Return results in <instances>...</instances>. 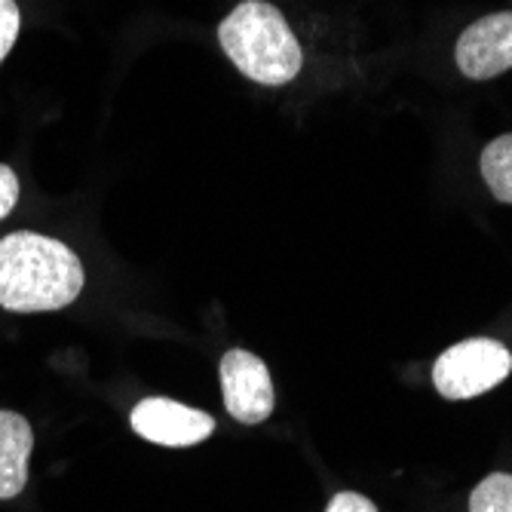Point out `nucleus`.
I'll return each instance as SVG.
<instances>
[{
    "mask_svg": "<svg viewBox=\"0 0 512 512\" xmlns=\"http://www.w3.org/2000/svg\"><path fill=\"white\" fill-rule=\"evenodd\" d=\"M482 178L500 203L512 206V132L494 138L482 151Z\"/></svg>",
    "mask_w": 512,
    "mask_h": 512,
    "instance_id": "nucleus-8",
    "label": "nucleus"
},
{
    "mask_svg": "<svg viewBox=\"0 0 512 512\" xmlns=\"http://www.w3.org/2000/svg\"><path fill=\"white\" fill-rule=\"evenodd\" d=\"M31 448V424L16 411H0V500H10L25 491Z\"/></svg>",
    "mask_w": 512,
    "mask_h": 512,
    "instance_id": "nucleus-7",
    "label": "nucleus"
},
{
    "mask_svg": "<svg viewBox=\"0 0 512 512\" xmlns=\"http://www.w3.org/2000/svg\"><path fill=\"white\" fill-rule=\"evenodd\" d=\"M224 405L240 424H261L273 411V381L267 365L249 350H227L218 365Z\"/></svg>",
    "mask_w": 512,
    "mask_h": 512,
    "instance_id": "nucleus-4",
    "label": "nucleus"
},
{
    "mask_svg": "<svg viewBox=\"0 0 512 512\" xmlns=\"http://www.w3.org/2000/svg\"><path fill=\"white\" fill-rule=\"evenodd\" d=\"M470 512H512V476H485L470 497Z\"/></svg>",
    "mask_w": 512,
    "mask_h": 512,
    "instance_id": "nucleus-9",
    "label": "nucleus"
},
{
    "mask_svg": "<svg viewBox=\"0 0 512 512\" xmlns=\"http://www.w3.org/2000/svg\"><path fill=\"white\" fill-rule=\"evenodd\" d=\"M218 40L237 71L261 86H286L301 74V43L286 16L267 0H243L218 25Z\"/></svg>",
    "mask_w": 512,
    "mask_h": 512,
    "instance_id": "nucleus-2",
    "label": "nucleus"
},
{
    "mask_svg": "<svg viewBox=\"0 0 512 512\" xmlns=\"http://www.w3.org/2000/svg\"><path fill=\"white\" fill-rule=\"evenodd\" d=\"M457 68L473 80H491L512 68V10L491 13L460 34Z\"/></svg>",
    "mask_w": 512,
    "mask_h": 512,
    "instance_id": "nucleus-6",
    "label": "nucleus"
},
{
    "mask_svg": "<svg viewBox=\"0 0 512 512\" xmlns=\"http://www.w3.org/2000/svg\"><path fill=\"white\" fill-rule=\"evenodd\" d=\"M19 203V178L10 166L0 163V221H4Z\"/></svg>",
    "mask_w": 512,
    "mask_h": 512,
    "instance_id": "nucleus-11",
    "label": "nucleus"
},
{
    "mask_svg": "<svg viewBox=\"0 0 512 512\" xmlns=\"http://www.w3.org/2000/svg\"><path fill=\"white\" fill-rule=\"evenodd\" d=\"M129 421H132V430L142 439H148L154 445H166V448L200 445L215 430L212 414L172 402V399H160V396L138 402L132 408Z\"/></svg>",
    "mask_w": 512,
    "mask_h": 512,
    "instance_id": "nucleus-5",
    "label": "nucleus"
},
{
    "mask_svg": "<svg viewBox=\"0 0 512 512\" xmlns=\"http://www.w3.org/2000/svg\"><path fill=\"white\" fill-rule=\"evenodd\" d=\"M83 292V264L62 240L10 234L0 240V307L10 313L62 310Z\"/></svg>",
    "mask_w": 512,
    "mask_h": 512,
    "instance_id": "nucleus-1",
    "label": "nucleus"
},
{
    "mask_svg": "<svg viewBox=\"0 0 512 512\" xmlns=\"http://www.w3.org/2000/svg\"><path fill=\"white\" fill-rule=\"evenodd\" d=\"M325 512H378V506L371 503L368 497H362V494L341 491V494L332 497V503H329V509H325Z\"/></svg>",
    "mask_w": 512,
    "mask_h": 512,
    "instance_id": "nucleus-12",
    "label": "nucleus"
},
{
    "mask_svg": "<svg viewBox=\"0 0 512 512\" xmlns=\"http://www.w3.org/2000/svg\"><path fill=\"white\" fill-rule=\"evenodd\" d=\"M22 28V13L16 0H0V62H4L13 50V43Z\"/></svg>",
    "mask_w": 512,
    "mask_h": 512,
    "instance_id": "nucleus-10",
    "label": "nucleus"
},
{
    "mask_svg": "<svg viewBox=\"0 0 512 512\" xmlns=\"http://www.w3.org/2000/svg\"><path fill=\"white\" fill-rule=\"evenodd\" d=\"M512 353L494 338H470L448 347L433 365L436 390L451 399H476L509 378Z\"/></svg>",
    "mask_w": 512,
    "mask_h": 512,
    "instance_id": "nucleus-3",
    "label": "nucleus"
}]
</instances>
